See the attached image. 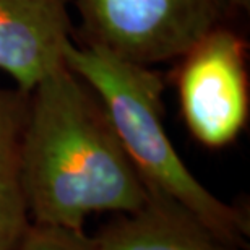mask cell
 <instances>
[{"instance_id":"obj_1","label":"cell","mask_w":250,"mask_h":250,"mask_svg":"<svg viewBox=\"0 0 250 250\" xmlns=\"http://www.w3.org/2000/svg\"><path fill=\"white\" fill-rule=\"evenodd\" d=\"M18 186L33 223L70 229L94 213H132L146 198L103 103L65 62L29 94Z\"/></svg>"},{"instance_id":"obj_2","label":"cell","mask_w":250,"mask_h":250,"mask_svg":"<svg viewBox=\"0 0 250 250\" xmlns=\"http://www.w3.org/2000/svg\"><path fill=\"white\" fill-rule=\"evenodd\" d=\"M63 62L103 103L145 187L184 205L228 246L246 247L249 214L209 192L184 164L167 137L163 124V75L73 38L63 47Z\"/></svg>"},{"instance_id":"obj_3","label":"cell","mask_w":250,"mask_h":250,"mask_svg":"<svg viewBox=\"0 0 250 250\" xmlns=\"http://www.w3.org/2000/svg\"><path fill=\"white\" fill-rule=\"evenodd\" d=\"M78 10L80 42L153 67L182 57L200 38L226 23L229 0H70Z\"/></svg>"},{"instance_id":"obj_4","label":"cell","mask_w":250,"mask_h":250,"mask_svg":"<svg viewBox=\"0 0 250 250\" xmlns=\"http://www.w3.org/2000/svg\"><path fill=\"white\" fill-rule=\"evenodd\" d=\"M177 61L179 103L188 132L211 149L234 143L246 128L250 109L244 38L223 23Z\"/></svg>"},{"instance_id":"obj_5","label":"cell","mask_w":250,"mask_h":250,"mask_svg":"<svg viewBox=\"0 0 250 250\" xmlns=\"http://www.w3.org/2000/svg\"><path fill=\"white\" fill-rule=\"evenodd\" d=\"M70 0H0V70L31 91L63 63L73 38Z\"/></svg>"},{"instance_id":"obj_6","label":"cell","mask_w":250,"mask_h":250,"mask_svg":"<svg viewBox=\"0 0 250 250\" xmlns=\"http://www.w3.org/2000/svg\"><path fill=\"white\" fill-rule=\"evenodd\" d=\"M93 239L96 250H237L184 205L148 187L142 207L122 213Z\"/></svg>"},{"instance_id":"obj_7","label":"cell","mask_w":250,"mask_h":250,"mask_svg":"<svg viewBox=\"0 0 250 250\" xmlns=\"http://www.w3.org/2000/svg\"><path fill=\"white\" fill-rule=\"evenodd\" d=\"M29 94L0 86V179L18 182L20 154L29 112Z\"/></svg>"},{"instance_id":"obj_8","label":"cell","mask_w":250,"mask_h":250,"mask_svg":"<svg viewBox=\"0 0 250 250\" xmlns=\"http://www.w3.org/2000/svg\"><path fill=\"white\" fill-rule=\"evenodd\" d=\"M28 226L29 214L18 182L0 179V250H17Z\"/></svg>"},{"instance_id":"obj_9","label":"cell","mask_w":250,"mask_h":250,"mask_svg":"<svg viewBox=\"0 0 250 250\" xmlns=\"http://www.w3.org/2000/svg\"><path fill=\"white\" fill-rule=\"evenodd\" d=\"M17 250H96V244L83 229L29 223Z\"/></svg>"},{"instance_id":"obj_10","label":"cell","mask_w":250,"mask_h":250,"mask_svg":"<svg viewBox=\"0 0 250 250\" xmlns=\"http://www.w3.org/2000/svg\"><path fill=\"white\" fill-rule=\"evenodd\" d=\"M229 3L234 12H249L250 10V0H229Z\"/></svg>"}]
</instances>
